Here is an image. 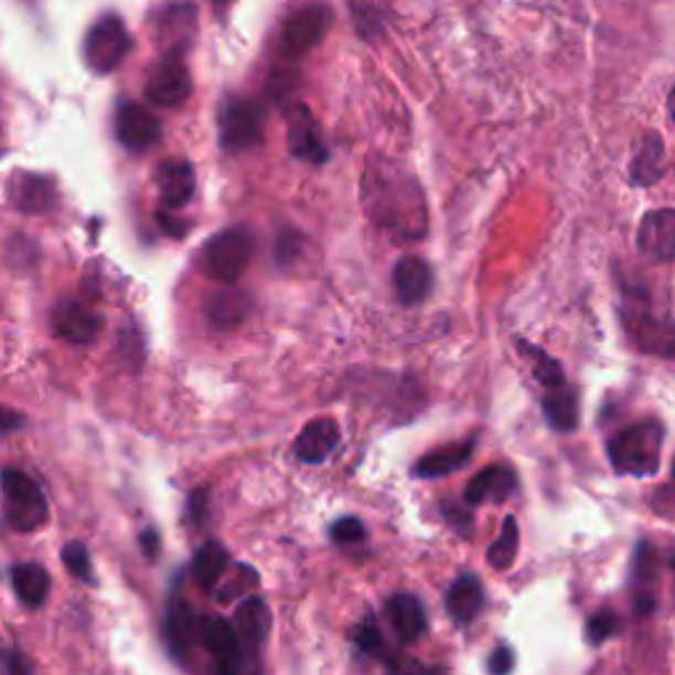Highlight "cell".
<instances>
[{"mask_svg":"<svg viewBox=\"0 0 675 675\" xmlns=\"http://www.w3.org/2000/svg\"><path fill=\"white\" fill-rule=\"evenodd\" d=\"M620 628H623V620H620L615 612L602 610V612H597L589 623H586V639H589V644L599 646V644H604L607 639L618 636Z\"/></svg>","mask_w":675,"mask_h":675,"instance_id":"31","label":"cell"},{"mask_svg":"<svg viewBox=\"0 0 675 675\" xmlns=\"http://www.w3.org/2000/svg\"><path fill=\"white\" fill-rule=\"evenodd\" d=\"M130 49L132 40L125 22H121V17H117V13H106V17H100L98 22L90 26V32H87L83 53L93 72L111 74L114 69H119Z\"/></svg>","mask_w":675,"mask_h":675,"instance_id":"4","label":"cell"},{"mask_svg":"<svg viewBox=\"0 0 675 675\" xmlns=\"http://www.w3.org/2000/svg\"><path fill=\"white\" fill-rule=\"evenodd\" d=\"M515 667V654H512L510 646H499V650L491 654L489 660V671L494 675H504Z\"/></svg>","mask_w":675,"mask_h":675,"instance_id":"34","label":"cell"},{"mask_svg":"<svg viewBox=\"0 0 675 675\" xmlns=\"http://www.w3.org/2000/svg\"><path fill=\"white\" fill-rule=\"evenodd\" d=\"M161 225H164V227H167L169 233H172V235H180V238H182V235H185V229H188L185 225H182V222H178V219H169L167 214H161Z\"/></svg>","mask_w":675,"mask_h":675,"instance_id":"38","label":"cell"},{"mask_svg":"<svg viewBox=\"0 0 675 675\" xmlns=\"http://www.w3.org/2000/svg\"><path fill=\"white\" fill-rule=\"evenodd\" d=\"M11 583H13V591H17V597L22 599L26 607H32V610L49 599L51 576L43 565H38V562L17 565L11 570Z\"/></svg>","mask_w":675,"mask_h":675,"instance_id":"23","label":"cell"},{"mask_svg":"<svg viewBox=\"0 0 675 675\" xmlns=\"http://www.w3.org/2000/svg\"><path fill=\"white\" fill-rule=\"evenodd\" d=\"M544 415L546 420L559 433H570V430L578 428V398L570 390H559V394L546 396L544 401Z\"/></svg>","mask_w":675,"mask_h":675,"instance_id":"27","label":"cell"},{"mask_svg":"<svg viewBox=\"0 0 675 675\" xmlns=\"http://www.w3.org/2000/svg\"><path fill=\"white\" fill-rule=\"evenodd\" d=\"M517 475L510 464H491L483 472L472 478L468 491H464V502L470 506L481 504H504L506 499L515 494Z\"/></svg>","mask_w":675,"mask_h":675,"instance_id":"15","label":"cell"},{"mask_svg":"<svg viewBox=\"0 0 675 675\" xmlns=\"http://www.w3.org/2000/svg\"><path fill=\"white\" fill-rule=\"evenodd\" d=\"M673 570H675V559H673Z\"/></svg>","mask_w":675,"mask_h":675,"instance_id":"41","label":"cell"},{"mask_svg":"<svg viewBox=\"0 0 675 675\" xmlns=\"http://www.w3.org/2000/svg\"><path fill=\"white\" fill-rule=\"evenodd\" d=\"M433 269L420 256H401L394 267V290L404 307H417L430 296Z\"/></svg>","mask_w":675,"mask_h":675,"instance_id":"16","label":"cell"},{"mask_svg":"<svg viewBox=\"0 0 675 675\" xmlns=\"http://www.w3.org/2000/svg\"><path fill=\"white\" fill-rule=\"evenodd\" d=\"M386 615L401 644H415L425 633V628H428L425 607L420 604V599L411 597V593H396V597H390L386 604Z\"/></svg>","mask_w":675,"mask_h":675,"instance_id":"18","label":"cell"},{"mask_svg":"<svg viewBox=\"0 0 675 675\" xmlns=\"http://www.w3.org/2000/svg\"><path fill=\"white\" fill-rule=\"evenodd\" d=\"M201 641L212 657L217 660L222 673H238L243 667V641L235 628L225 618H208L201 623Z\"/></svg>","mask_w":675,"mask_h":675,"instance_id":"11","label":"cell"},{"mask_svg":"<svg viewBox=\"0 0 675 675\" xmlns=\"http://www.w3.org/2000/svg\"><path fill=\"white\" fill-rule=\"evenodd\" d=\"M265 138V111L248 98L229 96L219 109V146L227 153L256 148Z\"/></svg>","mask_w":675,"mask_h":675,"instance_id":"2","label":"cell"},{"mask_svg":"<svg viewBox=\"0 0 675 675\" xmlns=\"http://www.w3.org/2000/svg\"><path fill=\"white\" fill-rule=\"evenodd\" d=\"M667 111H671V119L675 121V85H673L671 96H667Z\"/></svg>","mask_w":675,"mask_h":675,"instance_id":"39","label":"cell"},{"mask_svg":"<svg viewBox=\"0 0 675 675\" xmlns=\"http://www.w3.org/2000/svg\"><path fill=\"white\" fill-rule=\"evenodd\" d=\"M61 562H64V567L74 578L85 580V583H93V580H96L93 578L90 555H87L83 542H66L64 549H61Z\"/></svg>","mask_w":675,"mask_h":675,"instance_id":"30","label":"cell"},{"mask_svg":"<svg viewBox=\"0 0 675 675\" xmlns=\"http://www.w3.org/2000/svg\"><path fill=\"white\" fill-rule=\"evenodd\" d=\"M338 441H341L338 422L330 420V417H320V420H312L301 430L293 449L303 464H322L333 454Z\"/></svg>","mask_w":675,"mask_h":675,"instance_id":"17","label":"cell"},{"mask_svg":"<svg viewBox=\"0 0 675 675\" xmlns=\"http://www.w3.org/2000/svg\"><path fill=\"white\" fill-rule=\"evenodd\" d=\"M523 351L528 356H533V373H536V377H538V383H544V386H549V388H562L565 386V373H562V367H559V364L551 360L549 354H544L542 349H536V346H525L523 343Z\"/></svg>","mask_w":675,"mask_h":675,"instance_id":"29","label":"cell"},{"mask_svg":"<svg viewBox=\"0 0 675 675\" xmlns=\"http://www.w3.org/2000/svg\"><path fill=\"white\" fill-rule=\"evenodd\" d=\"M330 22H333V11L322 3L296 11L286 22V26H282V53H288V56L293 58L309 53L314 45L322 43Z\"/></svg>","mask_w":675,"mask_h":675,"instance_id":"7","label":"cell"},{"mask_svg":"<svg viewBox=\"0 0 675 675\" xmlns=\"http://www.w3.org/2000/svg\"><path fill=\"white\" fill-rule=\"evenodd\" d=\"M24 425V417L19 415V411L0 407V438L13 433V430H19Z\"/></svg>","mask_w":675,"mask_h":675,"instance_id":"35","label":"cell"},{"mask_svg":"<svg viewBox=\"0 0 675 675\" xmlns=\"http://www.w3.org/2000/svg\"><path fill=\"white\" fill-rule=\"evenodd\" d=\"M517 549H519V528H517V519L510 515L504 519L499 538L491 544L489 565L494 567V570H506V567L515 565Z\"/></svg>","mask_w":675,"mask_h":675,"instance_id":"28","label":"cell"},{"mask_svg":"<svg viewBox=\"0 0 675 675\" xmlns=\"http://www.w3.org/2000/svg\"><path fill=\"white\" fill-rule=\"evenodd\" d=\"M663 438L665 430L660 422H639L620 430V433L612 436L610 443H607V454H610L612 468H615L620 475H654L660 468Z\"/></svg>","mask_w":675,"mask_h":675,"instance_id":"1","label":"cell"},{"mask_svg":"<svg viewBox=\"0 0 675 675\" xmlns=\"http://www.w3.org/2000/svg\"><path fill=\"white\" fill-rule=\"evenodd\" d=\"M354 641L362 646L364 652H369V654H375L377 650H381L383 639H381V631H377L375 620H364V625L356 628V631H354Z\"/></svg>","mask_w":675,"mask_h":675,"instance_id":"33","label":"cell"},{"mask_svg":"<svg viewBox=\"0 0 675 675\" xmlns=\"http://www.w3.org/2000/svg\"><path fill=\"white\" fill-rule=\"evenodd\" d=\"M6 496V517L17 531H38L49 519V502L40 485L19 470H3L0 475Z\"/></svg>","mask_w":675,"mask_h":675,"instance_id":"3","label":"cell"},{"mask_svg":"<svg viewBox=\"0 0 675 675\" xmlns=\"http://www.w3.org/2000/svg\"><path fill=\"white\" fill-rule=\"evenodd\" d=\"M238 576H240V578H243V576H248V578H251V583H256V578H254L251 567H238ZM235 586H238V583H235ZM235 586H227V589H225L227 593H222V597H219L222 602H229V599L235 597Z\"/></svg>","mask_w":675,"mask_h":675,"instance_id":"37","label":"cell"},{"mask_svg":"<svg viewBox=\"0 0 675 675\" xmlns=\"http://www.w3.org/2000/svg\"><path fill=\"white\" fill-rule=\"evenodd\" d=\"M140 542H143V549H146V555L148 557H153L157 555V546H159V536L153 531H146L143 536H140Z\"/></svg>","mask_w":675,"mask_h":675,"instance_id":"36","label":"cell"},{"mask_svg":"<svg viewBox=\"0 0 675 675\" xmlns=\"http://www.w3.org/2000/svg\"><path fill=\"white\" fill-rule=\"evenodd\" d=\"M639 251L652 261L675 259V208L650 212L639 225Z\"/></svg>","mask_w":675,"mask_h":675,"instance_id":"10","label":"cell"},{"mask_svg":"<svg viewBox=\"0 0 675 675\" xmlns=\"http://www.w3.org/2000/svg\"><path fill=\"white\" fill-rule=\"evenodd\" d=\"M104 328V317L83 301H61L53 312V330L69 343H90Z\"/></svg>","mask_w":675,"mask_h":675,"instance_id":"14","label":"cell"},{"mask_svg":"<svg viewBox=\"0 0 675 675\" xmlns=\"http://www.w3.org/2000/svg\"><path fill=\"white\" fill-rule=\"evenodd\" d=\"M193 580L204 591H212L219 583V578L227 572V551L217 542H208L193 557Z\"/></svg>","mask_w":675,"mask_h":675,"instance_id":"26","label":"cell"},{"mask_svg":"<svg viewBox=\"0 0 675 675\" xmlns=\"http://www.w3.org/2000/svg\"><path fill=\"white\" fill-rule=\"evenodd\" d=\"M483 602V586L475 576H459L447 591V610L459 625H468L481 615Z\"/></svg>","mask_w":675,"mask_h":675,"instance_id":"21","label":"cell"},{"mask_svg":"<svg viewBox=\"0 0 675 675\" xmlns=\"http://www.w3.org/2000/svg\"><path fill=\"white\" fill-rule=\"evenodd\" d=\"M330 538H333L338 546H351L364 542L367 531H364V523L360 517H341L338 523H333V528H330Z\"/></svg>","mask_w":675,"mask_h":675,"instance_id":"32","label":"cell"},{"mask_svg":"<svg viewBox=\"0 0 675 675\" xmlns=\"http://www.w3.org/2000/svg\"><path fill=\"white\" fill-rule=\"evenodd\" d=\"M254 243L246 229H225V233L214 235L204 246V272L212 280L235 282L246 272L248 261H251Z\"/></svg>","mask_w":675,"mask_h":675,"instance_id":"5","label":"cell"},{"mask_svg":"<svg viewBox=\"0 0 675 675\" xmlns=\"http://www.w3.org/2000/svg\"><path fill=\"white\" fill-rule=\"evenodd\" d=\"M206 314L217 328L233 330L251 314V299L243 290H217L206 303Z\"/></svg>","mask_w":675,"mask_h":675,"instance_id":"22","label":"cell"},{"mask_svg":"<svg viewBox=\"0 0 675 675\" xmlns=\"http://www.w3.org/2000/svg\"><path fill=\"white\" fill-rule=\"evenodd\" d=\"M235 628H238L243 646L248 652H259L269 636V628H272V612L259 597L246 599L235 612Z\"/></svg>","mask_w":675,"mask_h":675,"instance_id":"20","label":"cell"},{"mask_svg":"<svg viewBox=\"0 0 675 675\" xmlns=\"http://www.w3.org/2000/svg\"><path fill=\"white\" fill-rule=\"evenodd\" d=\"M6 193H9L13 208H19L22 214H49L58 204L56 185L43 174L17 172L6 185Z\"/></svg>","mask_w":675,"mask_h":675,"instance_id":"9","label":"cell"},{"mask_svg":"<svg viewBox=\"0 0 675 675\" xmlns=\"http://www.w3.org/2000/svg\"><path fill=\"white\" fill-rule=\"evenodd\" d=\"M191 72H188L182 49H172L153 66L151 77L146 83V98L153 106H161V109H178L191 98Z\"/></svg>","mask_w":675,"mask_h":675,"instance_id":"6","label":"cell"},{"mask_svg":"<svg viewBox=\"0 0 675 675\" xmlns=\"http://www.w3.org/2000/svg\"><path fill=\"white\" fill-rule=\"evenodd\" d=\"M117 138L127 151L143 153L161 140V121L146 106L125 100L117 109Z\"/></svg>","mask_w":675,"mask_h":675,"instance_id":"8","label":"cell"},{"mask_svg":"<svg viewBox=\"0 0 675 675\" xmlns=\"http://www.w3.org/2000/svg\"><path fill=\"white\" fill-rule=\"evenodd\" d=\"M665 172V146L660 135H646L641 140L636 157L631 161V180L636 185H654Z\"/></svg>","mask_w":675,"mask_h":675,"instance_id":"25","label":"cell"},{"mask_svg":"<svg viewBox=\"0 0 675 675\" xmlns=\"http://www.w3.org/2000/svg\"><path fill=\"white\" fill-rule=\"evenodd\" d=\"M164 639L178 657L188 654V650L201 639V623L195 620L191 604L185 599L174 597L172 604L167 610V623H164Z\"/></svg>","mask_w":675,"mask_h":675,"instance_id":"19","label":"cell"},{"mask_svg":"<svg viewBox=\"0 0 675 675\" xmlns=\"http://www.w3.org/2000/svg\"><path fill=\"white\" fill-rule=\"evenodd\" d=\"M673 478H675V462H673Z\"/></svg>","mask_w":675,"mask_h":675,"instance_id":"40","label":"cell"},{"mask_svg":"<svg viewBox=\"0 0 675 675\" xmlns=\"http://www.w3.org/2000/svg\"><path fill=\"white\" fill-rule=\"evenodd\" d=\"M472 449H475V443L462 441V443H449V447L430 451V454H425L420 462L415 464V475L417 478L451 475V472H457L472 457Z\"/></svg>","mask_w":675,"mask_h":675,"instance_id":"24","label":"cell"},{"mask_svg":"<svg viewBox=\"0 0 675 675\" xmlns=\"http://www.w3.org/2000/svg\"><path fill=\"white\" fill-rule=\"evenodd\" d=\"M157 191L164 208H182L191 204L195 193V172L188 159H164L157 167Z\"/></svg>","mask_w":675,"mask_h":675,"instance_id":"12","label":"cell"},{"mask_svg":"<svg viewBox=\"0 0 675 675\" xmlns=\"http://www.w3.org/2000/svg\"><path fill=\"white\" fill-rule=\"evenodd\" d=\"M288 146L293 157H299L309 164H322L328 159V148L322 143L320 127L307 106H293L288 114Z\"/></svg>","mask_w":675,"mask_h":675,"instance_id":"13","label":"cell"}]
</instances>
